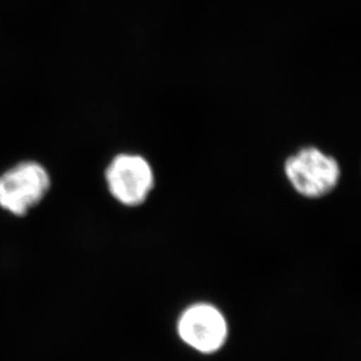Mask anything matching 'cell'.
<instances>
[{
	"mask_svg": "<svg viewBox=\"0 0 361 361\" xmlns=\"http://www.w3.org/2000/svg\"><path fill=\"white\" fill-rule=\"evenodd\" d=\"M284 171L293 188L307 198H319L330 193L341 178L338 161L314 147H303L290 156Z\"/></svg>",
	"mask_w": 361,
	"mask_h": 361,
	"instance_id": "obj_1",
	"label": "cell"
},
{
	"mask_svg": "<svg viewBox=\"0 0 361 361\" xmlns=\"http://www.w3.org/2000/svg\"><path fill=\"white\" fill-rule=\"evenodd\" d=\"M49 188L51 177L41 164H17L0 176V207L23 216L44 200Z\"/></svg>",
	"mask_w": 361,
	"mask_h": 361,
	"instance_id": "obj_2",
	"label": "cell"
},
{
	"mask_svg": "<svg viewBox=\"0 0 361 361\" xmlns=\"http://www.w3.org/2000/svg\"><path fill=\"white\" fill-rule=\"evenodd\" d=\"M106 181L118 202L138 206L154 188V174L150 163L140 154H121L106 167Z\"/></svg>",
	"mask_w": 361,
	"mask_h": 361,
	"instance_id": "obj_3",
	"label": "cell"
},
{
	"mask_svg": "<svg viewBox=\"0 0 361 361\" xmlns=\"http://www.w3.org/2000/svg\"><path fill=\"white\" fill-rule=\"evenodd\" d=\"M178 334L185 344L201 353H214L225 344L228 325L221 311L211 304L188 307L178 321Z\"/></svg>",
	"mask_w": 361,
	"mask_h": 361,
	"instance_id": "obj_4",
	"label": "cell"
}]
</instances>
